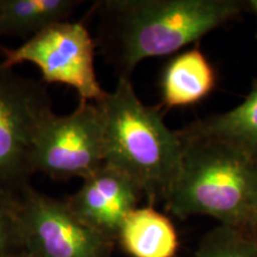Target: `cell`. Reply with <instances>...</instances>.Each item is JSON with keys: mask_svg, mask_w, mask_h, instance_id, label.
Returning a JSON list of instances; mask_svg holds the SVG:
<instances>
[{"mask_svg": "<svg viewBox=\"0 0 257 257\" xmlns=\"http://www.w3.org/2000/svg\"><path fill=\"white\" fill-rule=\"evenodd\" d=\"M16 206L17 202L0 210V257H17L27 252Z\"/></svg>", "mask_w": 257, "mask_h": 257, "instance_id": "cell-14", "label": "cell"}, {"mask_svg": "<svg viewBox=\"0 0 257 257\" xmlns=\"http://www.w3.org/2000/svg\"><path fill=\"white\" fill-rule=\"evenodd\" d=\"M195 257H257V244L245 230L219 225L202 237Z\"/></svg>", "mask_w": 257, "mask_h": 257, "instance_id": "cell-13", "label": "cell"}, {"mask_svg": "<svg viewBox=\"0 0 257 257\" xmlns=\"http://www.w3.org/2000/svg\"><path fill=\"white\" fill-rule=\"evenodd\" d=\"M17 216L25 251L34 257H111L114 240L82 221L66 201L35 191L18 194Z\"/></svg>", "mask_w": 257, "mask_h": 257, "instance_id": "cell-7", "label": "cell"}, {"mask_svg": "<svg viewBox=\"0 0 257 257\" xmlns=\"http://www.w3.org/2000/svg\"><path fill=\"white\" fill-rule=\"evenodd\" d=\"M104 126L105 165L131 179L149 206L165 200L182 157L179 131L167 126L159 108L140 100L130 79L95 102Z\"/></svg>", "mask_w": 257, "mask_h": 257, "instance_id": "cell-2", "label": "cell"}, {"mask_svg": "<svg viewBox=\"0 0 257 257\" xmlns=\"http://www.w3.org/2000/svg\"><path fill=\"white\" fill-rule=\"evenodd\" d=\"M51 113L44 83L0 63V187L18 193L29 186L35 137Z\"/></svg>", "mask_w": 257, "mask_h": 257, "instance_id": "cell-5", "label": "cell"}, {"mask_svg": "<svg viewBox=\"0 0 257 257\" xmlns=\"http://www.w3.org/2000/svg\"><path fill=\"white\" fill-rule=\"evenodd\" d=\"M3 66L32 63L43 83H60L78 92L80 101L98 102L106 92L95 72V43L81 22H61L28 38L17 48L0 47Z\"/></svg>", "mask_w": 257, "mask_h": 257, "instance_id": "cell-4", "label": "cell"}, {"mask_svg": "<svg viewBox=\"0 0 257 257\" xmlns=\"http://www.w3.org/2000/svg\"><path fill=\"white\" fill-rule=\"evenodd\" d=\"M142 198V192L133 180L104 165L83 180L81 187L66 202L82 221L117 242L124 219L138 207Z\"/></svg>", "mask_w": 257, "mask_h": 257, "instance_id": "cell-8", "label": "cell"}, {"mask_svg": "<svg viewBox=\"0 0 257 257\" xmlns=\"http://www.w3.org/2000/svg\"><path fill=\"white\" fill-rule=\"evenodd\" d=\"M246 4H248L249 8L252 10V12L256 15V17H257V0H250V2L246 3Z\"/></svg>", "mask_w": 257, "mask_h": 257, "instance_id": "cell-17", "label": "cell"}, {"mask_svg": "<svg viewBox=\"0 0 257 257\" xmlns=\"http://www.w3.org/2000/svg\"><path fill=\"white\" fill-rule=\"evenodd\" d=\"M105 165L104 126L95 102L80 101L69 114L51 113L35 137L32 172L85 180Z\"/></svg>", "mask_w": 257, "mask_h": 257, "instance_id": "cell-6", "label": "cell"}, {"mask_svg": "<svg viewBox=\"0 0 257 257\" xmlns=\"http://www.w3.org/2000/svg\"><path fill=\"white\" fill-rule=\"evenodd\" d=\"M82 2L0 0V37H28L50 25L69 21Z\"/></svg>", "mask_w": 257, "mask_h": 257, "instance_id": "cell-12", "label": "cell"}, {"mask_svg": "<svg viewBox=\"0 0 257 257\" xmlns=\"http://www.w3.org/2000/svg\"><path fill=\"white\" fill-rule=\"evenodd\" d=\"M98 42L118 78L143 60L166 56L230 23L240 0H106L98 3Z\"/></svg>", "mask_w": 257, "mask_h": 257, "instance_id": "cell-1", "label": "cell"}, {"mask_svg": "<svg viewBox=\"0 0 257 257\" xmlns=\"http://www.w3.org/2000/svg\"><path fill=\"white\" fill-rule=\"evenodd\" d=\"M117 242L131 257H175L179 248L174 225L153 206L131 211L121 224Z\"/></svg>", "mask_w": 257, "mask_h": 257, "instance_id": "cell-11", "label": "cell"}, {"mask_svg": "<svg viewBox=\"0 0 257 257\" xmlns=\"http://www.w3.org/2000/svg\"><path fill=\"white\" fill-rule=\"evenodd\" d=\"M216 70L199 48L180 53L169 61L161 76L162 104L167 107L189 106L213 91Z\"/></svg>", "mask_w": 257, "mask_h": 257, "instance_id": "cell-9", "label": "cell"}, {"mask_svg": "<svg viewBox=\"0 0 257 257\" xmlns=\"http://www.w3.org/2000/svg\"><path fill=\"white\" fill-rule=\"evenodd\" d=\"M179 134L182 157L163 200L167 211L245 230L257 210V161L218 141Z\"/></svg>", "mask_w": 257, "mask_h": 257, "instance_id": "cell-3", "label": "cell"}, {"mask_svg": "<svg viewBox=\"0 0 257 257\" xmlns=\"http://www.w3.org/2000/svg\"><path fill=\"white\" fill-rule=\"evenodd\" d=\"M245 231L250 234V237H251L257 244V210L255 211V213H253L251 219H250Z\"/></svg>", "mask_w": 257, "mask_h": 257, "instance_id": "cell-16", "label": "cell"}, {"mask_svg": "<svg viewBox=\"0 0 257 257\" xmlns=\"http://www.w3.org/2000/svg\"><path fill=\"white\" fill-rule=\"evenodd\" d=\"M17 257H34V256H31L30 253H28V252H24V253H22V255H19Z\"/></svg>", "mask_w": 257, "mask_h": 257, "instance_id": "cell-18", "label": "cell"}, {"mask_svg": "<svg viewBox=\"0 0 257 257\" xmlns=\"http://www.w3.org/2000/svg\"><path fill=\"white\" fill-rule=\"evenodd\" d=\"M18 194L19 192L16 193L0 187V210L10 206H14L16 202H17Z\"/></svg>", "mask_w": 257, "mask_h": 257, "instance_id": "cell-15", "label": "cell"}, {"mask_svg": "<svg viewBox=\"0 0 257 257\" xmlns=\"http://www.w3.org/2000/svg\"><path fill=\"white\" fill-rule=\"evenodd\" d=\"M181 131L188 136L227 144L257 161V80L238 106L206 119H199Z\"/></svg>", "mask_w": 257, "mask_h": 257, "instance_id": "cell-10", "label": "cell"}]
</instances>
